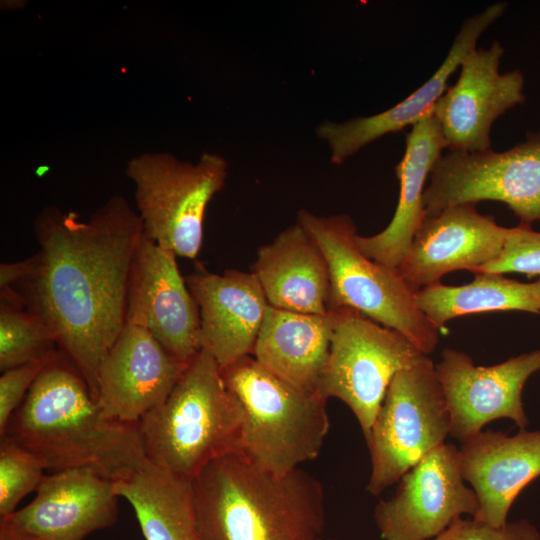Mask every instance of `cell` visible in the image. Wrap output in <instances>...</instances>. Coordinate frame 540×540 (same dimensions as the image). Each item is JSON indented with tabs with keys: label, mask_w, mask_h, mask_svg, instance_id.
Listing matches in <instances>:
<instances>
[{
	"label": "cell",
	"mask_w": 540,
	"mask_h": 540,
	"mask_svg": "<svg viewBox=\"0 0 540 540\" xmlns=\"http://www.w3.org/2000/svg\"><path fill=\"white\" fill-rule=\"evenodd\" d=\"M38 251L1 300L37 315L96 400L100 364L126 324L133 260L144 235L127 200L110 197L88 220L55 206L34 221Z\"/></svg>",
	"instance_id": "obj_1"
},
{
	"label": "cell",
	"mask_w": 540,
	"mask_h": 540,
	"mask_svg": "<svg viewBox=\"0 0 540 540\" xmlns=\"http://www.w3.org/2000/svg\"><path fill=\"white\" fill-rule=\"evenodd\" d=\"M3 435L52 472L90 467L117 481L148 462L138 424L108 417L59 349L10 417Z\"/></svg>",
	"instance_id": "obj_2"
},
{
	"label": "cell",
	"mask_w": 540,
	"mask_h": 540,
	"mask_svg": "<svg viewBox=\"0 0 540 540\" xmlns=\"http://www.w3.org/2000/svg\"><path fill=\"white\" fill-rule=\"evenodd\" d=\"M191 484L199 540H319L324 529L323 486L300 468L274 475L234 452Z\"/></svg>",
	"instance_id": "obj_3"
},
{
	"label": "cell",
	"mask_w": 540,
	"mask_h": 540,
	"mask_svg": "<svg viewBox=\"0 0 540 540\" xmlns=\"http://www.w3.org/2000/svg\"><path fill=\"white\" fill-rule=\"evenodd\" d=\"M243 409L205 349L167 399L138 423L147 460L192 481L213 460L240 451Z\"/></svg>",
	"instance_id": "obj_4"
},
{
	"label": "cell",
	"mask_w": 540,
	"mask_h": 540,
	"mask_svg": "<svg viewBox=\"0 0 540 540\" xmlns=\"http://www.w3.org/2000/svg\"><path fill=\"white\" fill-rule=\"evenodd\" d=\"M221 372L243 409L239 452L253 464L285 475L319 455L330 427L326 399L296 389L253 356Z\"/></svg>",
	"instance_id": "obj_5"
},
{
	"label": "cell",
	"mask_w": 540,
	"mask_h": 540,
	"mask_svg": "<svg viewBox=\"0 0 540 540\" xmlns=\"http://www.w3.org/2000/svg\"><path fill=\"white\" fill-rule=\"evenodd\" d=\"M301 224L320 246L330 274V310H356L408 338L424 354L432 353L441 330L419 308L415 294L397 268L367 257L357 246L350 216L298 212Z\"/></svg>",
	"instance_id": "obj_6"
},
{
	"label": "cell",
	"mask_w": 540,
	"mask_h": 540,
	"mask_svg": "<svg viewBox=\"0 0 540 540\" xmlns=\"http://www.w3.org/2000/svg\"><path fill=\"white\" fill-rule=\"evenodd\" d=\"M126 175L135 185L144 234L177 257L195 259L207 206L225 186L226 159L204 152L189 162L171 153L146 152L129 160Z\"/></svg>",
	"instance_id": "obj_7"
},
{
	"label": "cell",
	"mask_w": 540,
	"mask_h": 540,
	"mask_svg": "<svg viewBox=\"0 0 540 540\" xmlns=\"http://www.w3.org/2000/svg\"><path fill=\"white\" fill-rule=\"evenodd\" d=\"M450 435V415L435 364L426 355L392 379L366 440L378 496Z\"/></svg>",
	"instance_id": "obj_8"
},
{
	"label": "cell",
	"mask_w": 540,
	"mask_h": 540,
	"mask_svg": "<svg viewBox=\"0 0 540 540\" xmlns=\"http://www.w3.org/2000/svg\"><path fill=\"white\" fill-rule=\"evenodd\" d=\"M333 311L330 352L317 394L344 402L366 441L394 376L426 354L401 333L356 310Z\"/></svg>",
	"instance_id": "obj_9"
},
{
	"label": "cell",
	"mask_w": 540,
	"mask_h": 540,
	"mask_svg": "<svg viewBox=\"0 0 540 540\" xmlns=\"http://www.w3.org/2000/svg\"><path fill=\"white\" fill-rule=\"evenodd\" d=\"M424 191L426 216L483 200L505 203L521 223L540 222V131L495 152L448 151L435 163Z\"/></svg>",
	"instance_id": "obj_10"
},
{
	"label": "cell",
	"mask_w": 540,
	"mask_h": 540,
	"mask_svg": "<svg viewBox=\"0 0 540 540\" xmlns=\"http://www.w3.org/2000/svg\"><path fill=\"white\" fill-rule=\"evenodd\" d=\"M465 482L459 448L445 442L430 451L375 506L382 540H431L463 515L474 517L479 501Z\"/></svg>",
	"instance_id": "obj_11"
},
{
	"label": "cell",
	"mask_w": 540,
	"mask_h": 540,
	"mask_svg": "<svg viewBox=\"0 0 540 540\" xmlns=\"http://www.w3.org/2000/svg\"><path fill=\"white\" fill-rule=\"evenodd\" d=\"M435 365L450 415V435L464 442L489 422L507 418L520 429L529 420L522 391L540 371V349L492 366H477L465 352L446 348Z\"/></svg>",
	"instance_id": "obj_12"
},
{
	"label": "cell",
	"mask_w": 540,
	"mask_h": 540,
	"mask_svg": "<svg viewBox=\"0 0 540 540\" xmlns=\"http://www.w3.org/2000/svg\"><path fill=\"white\" fill-rule=\"evenodd\" d=\"M176 259L143 235L131 269L126 323L145 328L188 364L202 349L200 313Z\"/></svg>",
	"instance_id": "obj_13"
},
{
	"label": "cell",
	"mask_w": 540,
	"mask_h": 540,
	"mask_svg": "<svg viewBox=\"0 0 540 540\" xmlns=\"http://www.w3.org/2000/svg\"><path fill=\"white\" fill-rule=\"evenodd\" d=\"M503 46L475 48L460 65L456 83L446 89L433 108L449 151L482 152L491 149L493 123L525 100L524 76L518 69L501 74Z\"/></svg>",
	"instance_id": "obj_14"
},
{
	"label": "cell",
	"mask_w": 540,
	"mask_h": 540,
	"mask_svg": "<svg viewBox=\"0 0 540 540\" xmlns=\"http://www.w3.org/2000/svg\"><path fill=\"white\" fill-rule=\"evenodd\" d=\"M511 228L478 212L476 204L448 207L426 216L397 268L416 292L440 282L447 273H472L498 257Z\"/></svg>",
	"instance_id": "obj_15"
},
{
	"label": "cell",
	"mask_w": 540,
	"mask_h": 540,
	"mask_svg": "<svg viewBox=\"0 0 540 540\" xmlns=\"http://www.w3.org/2000/svg\"><path fill=\"white\" fill-rule=\"evenodd\" d=\"M188 364L145 328L126 323L100 364L96 401L108 417L138 424L167 399Z\"/></svg>",
	"instance_id": "obj_16"
},
{
	"label": "cell",
	"mask_w": 540,
	"mask_h": 540,
	"mask_svg": "<svg viewBox=\"0 0 540 540\" xmlns=\"http://www.w3.org/2000/svg\"><path fill=\"white\" fill-rule=\"evenodd\" d=\"M36 496L9 519L36 540H83L118 517L114 481L90 467L44 475Z\"/></svg>",
	"instance_id": "obj_17"
},
{
	"label": "cell",
	"mask_w": 540,
	"mask_h": 540,
	"mask_svg": "<svg viewBox=\"0 0 540 540\" xmlns=\"http://www.w3.org/2000/svg\"><path fill=\"white\" fill-rule=\"evenodd\" d=\"M185 279L199 308L202 348L221 368L252 356L269 307L257 277L234 269L217 274L201 268Z\"/></svg>",
	"instance_id": "obj_18"
},
{
	"label": "cell",
	"mask_w": 540,
	"mask_h": 540,
	"mask_svg": "<svg viewBox=\"0 0 540 540\" xmlns=\"http://www.w3.org/2000/svg\"><path fill=\"white\" fill-rule=\"evenodd\" d=\"M506 2L493 3L466 19L454 38L441 66L416 91L396 105L371 116L356 117L344 122L326 121L317 128V135L330 150L331 162L342 164L377 139L414 125L433 111L435 103L448 88L450 76L464 58L477 46L482 33L502 16Z\"/></svg>",
	"instance_id": "obj_19"
},
{
	"label": "cell",
	"mask_w": 540,
	"mask_h": 540,
	"mask_svg": "<svg viewBox=\"0 0 540 540\" xmlns=\"http://www.w3.org/2000/svg\"><path fill=\"white\" fill-rule=\"evenodd\" d=\"M459 457L463 478L479 501L472 518L499 527L508 522L520 492L540 476V430L520 429L512 436L480 431L462 442Z\"/></svg>",
	"instance_id": "obj_20"
},
{
	"label": "cell",
	"mask_w": 540,
	"mask_h": 540,
	"mask_svg": "<svg viewBox=\"0 0 540 540\" xmlns=\"http://www.w3.org/2000/svg\"><path fill=\"white\" fill-rule=\"evenodd\" d=\"M269 306L298 313L330 311V274L326 258L298 222L261 246L251 271Z\"/></svg>",
	"instance_id": "obj_21"
},
{
	"label": "cell",
	"mask_w": 540,
	"mask_h": 540,
	"mask_svg": "<svg viewBox=\"0 0 540 540\" xmlns=\"http://www.w3.org/2000/svg\"><path fill=\"white\" fill-rule=\"evenodd\" d=\"M446 148L433 111L416 122L406 135L403 157L395 167L399 198L390 223L372 236H356L358 248L370 259L398 268L426 217L425 183Z\"/></svg>",
	"instance_id": "obj_22"
},
{
	"label": "cell",
	"mask_w": 540,
	"mask_h": 540,
	"mask_svg": "<svg viewBox=\"0 0 540 540\" xmlns=\"http://www.w3.org/2000/svg\"><path fill=\"white\" fill-rule=\"evenodd\" d=\"M335 314H305L269 306L252 356L295 387L317 394L331 346Z\"/></svg>",
	"instance_id": "obj_23"
},
{
	"label": "cell",
	"mask_w": 540,
	"mask_h": 540,
	"mask_svg": "<svg viewBox=\"0 0 540 540\" xmlns=\"http://www.w3.org/2000/svg\"><path fill=\"white\" fill-rule=\"evenodd\" d=\"M114 487L134 509L146 540H199L191 481L148 461Z\"/></svg>",
	"instance_id": "obj_24"
},
{
	"label": "cell",
	"mask_w": 540,
	"mask_h": 540,
	"mask_svg": "<svg viewBox=\"0 0 540 540\" xmlns=\"http://www.w3.org/2000/svg\"><path fill=\"white\" fill-rule=\"evenodd\" d=\"M468 284L436 283L418 290L416 302L438 328L450 320L475 313L524 311L540 314V277L524 283L497 273H474Z\"/></svg>",
	"instance_id": "obj_25"
},
{
	"label": "cell",
	"mask_w": 540,
	"mask_h": 540,
	"mask_svg": "<svg viewBox=\"0 0 540 540\" xmlns=\"http://www.w3.org/2000/svg\"><path fill=\"white\" fill-rule=\"evenodd\" d=\"M58 350L50 328L25 307L0 302V371L4 372Z\"/></svg>",
	"instance_id": "obj_26"
},
{
	"label": "cell",
	"mask_w": 540,
	"mask_h": 540,
	"mask_svg": "<svg viewBox=\"0 0 540 540\" xmlns=\"http://www.w3.org/2000/svg\"><path fill=\"white\" fill-rule=\"evenodd\" d=\"M0 438V519H5L16 512L26 495L36 491L46 468L7 435Z\"/></svg>",
	"instance_id": "obj_27"
},
{
	"label": "cell",
	"mask_w": 540,
	"mask_h": 540,
	"mask_svg": "<svg viewBox=\"0 0 540 540\" xmlns=\"http://www.w3.org/2000/svg\"><path fill=\"white\" fill-rule=\"evenodd\" d=\"M474 273H522L540 277V232L530 224L520 223L511 231L497 258Z\"/></svg>",
	"instance_id": "obj_28"
},
{
	"label": "cell",
	"mask_w": 540,
	"mask_h": 540,
	"mask_svg": "<svg viewBox=\"0 0 540 540\" xmlns=\"http://www.w3.org/2000/svg\"><path fill=\"white\" fill-rule=\"evenodd\" d=\"M431 540H540V533L527 519L496 527L461 517Z\"/></svg>",
	"instance_id": "obj_29"
},
{
	"label": "cell",
	"mask_w": 540,
	"mask_h": 540,
	"mask_svg": "<svg viewBox=\"0 0 540 540\" xmlns=\"http://www.w3.org/2000/svg\"><path fill=\"white\" fill-rule=\"evenodd\" d=\"M56 352L1 372L0 436L4 433L10 417Z\"/></svg>",
	"instance_id": "obj_30"
},
{
	"label": "cell",
	"mask_w": 540,
	"mask_h": 540,
	"mask_svg": "<svg viewBox=\"0 0 540 540\" xmlns=\"http://www.w3.org/2000/svg\"><path fill=\"white\" fill-rule=\"evenodd\" d=\"M0 540H36L16 528L9 519H0Z\"/></svg>",
	"instance_id": "obj_31"
},
{
	"label": "cell",
	"mask_w": 540,
	"mask_h": 540,
	"mask_svg": "<svg viewBox=\"0 0 540 540\" xmlns=\"http://www.w3.org/2000/svg\"><path fill=\"white\" fill-rule=\"evenodd\" d=\"M319 540H339V539H322V538H320Z\"/></svg>",
	"instance_id": "obj_32"
}]
</instances>
